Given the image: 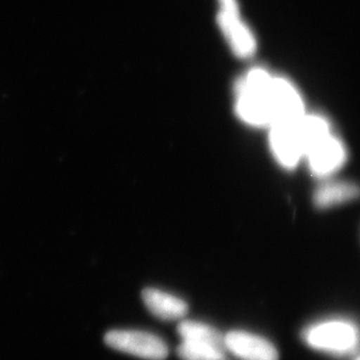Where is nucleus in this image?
<instances>
[{"instance_id":"obj_4","label":"nucleus","mask_w":360,"mask_h":360,"mask_svg":"<svg viewBox=\"0 0 360 360\" xmlns=\"http://www.w3.org/2000/svg\"><path fill=\"white\" fill-rule=\"evenodd\" d=\"M300 116L270 127L269 144L272 153L279 165L290 169L295 167L305 155Z\"/></svg>"},{"instance_id":"obj_6","label":"nucleus","mask_w":360,"mask_h":360,"mask_svg":"<svg viewBox=\"0 0 360 360\" xmlns=\"http://www.w3.org/2000/svg\"><path fill=\"white\" fill-rule=\"evenodd\" d=\"M225 347L240 360H279L278 352L270 341L245 330L225 335Z\"/></svg>"},{"instance_id":"obj_5","label":"nucleus","mask_w":360,"mask_h":360,"mask_svg":"<svg viewBox=\"0 0 360 360\" xmlns=\"http://www.w3.org/2000/svg\"><path fill=\"white\" fill-rule=\"evenodd\" d=\"M304 158L315 176L326 177L342 167L347 160V150L342 142L330 132L314 142Z\"/></svg>"},{"instance_id":"obj_12","label":"nucleus","mask_w":360,"mask_h":360,"mask_svg":"<svg viewBox=\"0 0 360 360\" xmlns=\"http://www.w3.org/2000/svg\"><path fill=\"white\" fill-rule=\"evenodd\" d=\"M219 4L220 6V11L240 13H239L238 0H219Z\"/></svg>"},{"instance_id":"obj_2","label":"nucleus","mask_w":360,"mask_h":360,"mask_svg":"<svg viewBox=\"0 0 360 360\" xmlns=\"http://www.w3.org/2000/svg\"><path fill=\"white\" fill-rule=\"evenodd\" d=\"M302 336L309 347L333 356H349L359 350V330L352 322L343 319L311 324Z\"/></svg>"},{"instance_id":"obj_11","label":"nucleus","mask_w":360,"mask_h":360,"mask_svg":"<svg viewBox=\"0 0 360 360\" xmlns=\"http://www.w3.org/2000/svg\"><path fill=\"white\" fill-rule=\"evenodd\" d=\"M176 352L182 360H231L224 349L187 341L180 343Z\"/></svg>"},{"instance_id":"obj_13","label":"nucleus","mask_w":360,"mask_h":360,"mask_svg":"<svg viewBox=\"0 0 360 360\" xmlns=\"http://www.w3.org/2000/svg\"><path fill=\"white\" fill-rule=\"evenodd\" d=\"M354 360H360L359 356L355 357Z\"/></svg>"},{"instance_id":"obj_10","label":"nucleus","mask_w":360,"mask_h":360,"mask_svg":"<svg viewBox=\"0 0 360 360\" xmlns=\"http://www.w3.org/2000/svg\"><path fill=\"white\" fill-rule=\"evenodd\" d=\"M182 341L187 342L200 343V345H212L227 352L225 347V335L212 326L203 322L184 321L177 326Z\"/></svg>"},{"instance_id":"obj_3","label":"nucleus","mask_w":360,"mask_h":360,"mask_svg":"<svg viewBox=\"0 0 360 360\" xmlns=\"http://www.w3.org/2000/svg\"><path fill=\"white\" fill-rule=\"evenodd\" d=\"M106 345L146 360H165L169 354L160 338L141 330H111L104 336Z\"/></svg>"},{"instance_id":"obj_9","label":"nucleus","mask_w":360,"mask_h":360,"mask_svg":"<svg viewBox=\"0 0 360 360\" xmlns=\"http://www.w3.org/2000/svg\"><path fill=\"white\" fill-rule=\"evenodd\" d=\"M359 189L352 182H328L319 186L314 194V202L319 208H330L359 198Z\"/></svg>"},{"instance_id":"obj_1","label":"nucleus","mask_w":360,"mask_h":360,"mask_svg":"<svg viewBox=\"0 0 360 360\" xmlns=\"http://www.w3.org/2000/svg\"><path fill=\"white\" fill-rule=\"evenodd\" d=\"M236 111L251 127H271L304 113V103L295 85L262 68L248 71L236 87Z\"/></svg>"},{"instance_id":"obj_7","label":"nucleus","mask_w":360,"mask_h":360,"mask_svg":"<svg viewBox=\"0 0 360 360\" xmlns=\"http://www.w3.org/2000/svg\"><path fill=\"white\" fill-rule=\"evenodd\" d=\"M217 21L224 39L239 58H248L257 49V40L250 27L241 20L240 13L219 11Z\"/></svg>"},{"instance_id":"obj_8","label":"nucleus","mask_w":360,"mask_h":360,"mask_svg":"<svg viewBox=\"0 0 360 360\" xmlns=\"http://www.w3.org/2000/svg\"><path fill=\"white\" fill-rule=\"evenodd\" d=\"M142 300L146 309L162 321H179L188 311V305L184 300L155 288L142 291Z\"/></svg>"}]
</instances>
